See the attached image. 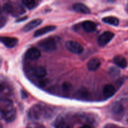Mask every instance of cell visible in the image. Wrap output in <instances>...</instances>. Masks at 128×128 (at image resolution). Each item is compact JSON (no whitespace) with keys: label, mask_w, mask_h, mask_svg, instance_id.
Masks as SVG:
<instances>
[{"label":"cell","mask_w":128,"mask_h":128,"mask_svg":"<svg viewBox=\"0 0 128 128\" xmlns=\"http://www.w3.org/2000/svg\"><path fill=\"white\" fill-rule=\"evenodd\" d=\"M16 111L12 106V102L9 100L3 101V104L0 106V118L4 120L6 122H11L15 120Z\"/></svg>","instance_id":"1"},{"label":"cell","mask_w":128,"mask_h":128,"mask_svg":"<svg viewBox=\"0 0 128 128\" xmlns=\"http://www.w3.org/2000/svg\"><path fill=\"white\" fill-rule=\"evenodd\" d=\"M3 10L7 13L16 17L23 14L26 12V10L22 5L14 2L5 3L3 6Z\"/></svg>","instance_id":"2"},{"label":"cell","mask_w":128,"mask_h":128,"mask_svg":"<svg viewBox=\"0 0 128 128\" xmlns=\"http://www.w3.org/2000/svg\"><path fill=\"white\" fill-rule=\"evenodd\" d=\"M48 114L47 110L39 104L34 105L29 111V117L32 120H40Z\"/></svg>","instance_id":"3"},{"label":"cell","mask_w":128,"mask_h":128,"mask_svg":"<svg viewBox=\"0 0 128 128\" xmlns=\"http://www.w3.org/2000/svg\"><path fill=\"white\" fill-rule=\"evenodd\" d=\"M39 47L45 51H54L57 47L56 40L53 38H47L41 40L38 43Z\"/></svg>","instance_id":"4"},{"label":"cell","mask_w":128,"mask_h":128,"mask_svg":"<svg viewBox=\"0 0 128 128\" xmlns=\"http://www.w3.org/2000/svg\"><path fill=\"white\" fill-rule=\"evenodd\" d=\"M66 48L69 51L74 54H81L83 51V47L81 44L74 41H68L66 42Z\"/></svg>","instance_id":"5"},{"label":"cell","mask_w":128,"mask_h":128,"mask_svg":"<svg viewBox=\"0 0 128 128\" xmlns=\"http://www.w3.org/2000/svg\"><path fill=\"white\" fill-rule=\"evenodd\" d=\"M114 36V34L111 31H106L100 35L98 40V44L101 46H105L112 40Z\"/></svg>","instance_id":"6"},{"label":"cell","mask_w":128,"mask_h":128,"mask_svg":"<svg viewBox=\"0 0 128 128\" xmlns=\"http://www.w3.org/2000/svg\"><path fill=\"white\" fill-rule=\"evenodd\" d=\"M0 42H2L5 46L9 48H12L18 42V40L16 38L8 37V36H0Z\"/></svg>","instance_id":"7"},{"label":"cell","mask_w":128,"mask_h":128,"mask_svg":"<svg viewBox=\"0 0 128 128\" xmlns=\"http://www.w3.org/2000/svg\"><path fill=\"white\" fill-rule=\"evenodd\" d=\"M41 56V51L36 48H31L28 49L25 53V58L27 60H36Z\"/></svg>","instance_id":"8"},{"label":"cell","mask_w":128,"mask_h":128,"mask_svg":"<svg viewBox=\"0 0 128 128\" xmlns=\"http://www.w3.org/2000/svg\"><path fill=\"white\" fill-rule=\"evenodd\" d=\"M56 26H53V25L46 26L45 27H43L42 28H40L39 30H36L34 33V36L36 38L40 37V36H42L44 34H46L48 33V32L53 31L54 30H56Z\"/></svg>","instance_id":"9"},{"label":"cell","mask_w":128,"mask_h":128,"mask_svg":"<svg viewBox=\"0 0 128 128\" xmlns=\"http://www.w3.org/2000/svg\"><path fill=\"white\" fill-rule=\"evenodd\" d=\"M72 8L75 11L82 14H90L91 12L90 9L85 4L80 2H76L72 5Z\"/></svg>","instance_id":"10"},{"label":"cell","mask_w":128,"mask_h":128,"mask_svg":"<svg viewBox=\"0 0 128 128\" xmlns=\"http://www.w3.org/2000/svg\"><path fill=\"white\" fill-rule=\"evenodd\" d=\"M42 22V20L41 19H36V20H33L28 24H26L24 26V27L22 28V30L24 32H28V31H31L32 30L34 29L39 25H40Z\"/></svg>","instance_id":"11"},{"label":"cell","mask_w":128,"mask_h":128,"mask_svg":"<svg viewBox=\"0 0 128 128\" xmlns=\"http://www.w3.org/2000/svg\"><path fill=\"white\" fill-rule=\"evenodd\" d=\"M101 64V61L100 60V59L96 58H92L88 61L87 64V67L88 69L90 71H96L100 67Z\"/></svg>","instance_id":"12"},{"label":"cell","mask_w":128,"mask_h":128,"mask_svg":"<svg viewBox=\"0 0 128 128\" xmlns=\"http://www.w3.org/2000/svg\"><path fill=\"white\" fill-rule=\"evenodd\" d=\"M32 73L38 78H42L46 75V70L42 66H36L32 69Z\"/></svg>","instance_id":"13"},{"label":"cell","mask_w":128,"mask_h":128,"mask_svg":"<svg viewBox=\"0 0 128 128\" xmlns=\"http://www.w3.org/2000/svg\"><path fill=\"white\" fill-rule=\"evenodd\" d=\"M115 92H116V90H115L114 87L111 84L105 85L104 86L103 90H102L103 95L106 98H110L112 97L114 94Z\"/></svg>","instance_id":"14"},{"label":"cell","mask_w":128,"mask_h":128,"mask_svg":"<svg viewBox=\"0 0 128 128\" xmlns=\"http://www.w3.org/2000/svg\"><path fill=\"white\" fill-rule=\"evenodd\" d=\"M82 29L88 32H94L96 30V24L91 21H84L82 23Z\"/></svg>","instance_id":"15"},{"label":"cell","mask_w":128,"mask_h":128,"mask_svg":"<svg viewBox=\"0 0 128 128\" xmlns=\"http://www.w3.org/2000/svg\"><path fill=\"white\" fill-rule=\"evenodd\" d=\"M114 63L121 68L124 69L127 67L128 62L126 59L121 56H116L113 59Z\"/></svg>","instance_id":"16"},{"label":"cell","mask_w":128,"mask_h":128,"mask_svg":"<svg viewBox=\"0 0 128 128\" xmlns=\"http://www.w3.org/2000/svg\"><path fill=\"white\" fill-rule=\"evenodd\" d=\"M54 126L55 128H71L66 120L62 117H58L56 119Z\"/></svg>","instance_id":"17"},{"label":"cell","mask_w":128,"mask_h":128,"mask_svg":"<svg viewBox=\"0 0 128 128\" xmlns=\"http://www.w3.org/2000/svg\"><path fill=\"white\" fill-rule=\"evenodd\" d=\"M102 21L105 23L112 25V26H118L119 24V20L114 16H108L102 18Z\"/></svg>","instance_id":"18"},{"label":"cell","mask_w":128,"mask_h":128,"mask_svg":"<svg viewBox=\"0 0 128 128\" xmlns=\"http://www.w3.org/2000/svg\"><path fill=\"white\" fill-rule=\"evenodd\" d=\"M112 111L113 112L114 114L115 115H121L122 112H123V107H122V104L120 102H116L114 104L113 107H112Z\"/></svg>","instance_id":"19"},{"label":"cell","mask_w":128,"mask_h":128,"mask_svg":"<svg viewBox=\"0 0 128 128\" xmlns=\"http://www.w3.org/2000/svg\"><path fill=\"white\" fill-rule=\"evenodd\" d=\"M23 6L29 10H32L36 6V2L34 0H24L22 1Z\"/></svg>","instance_id":"20"},{"label":"cell","mask_w":128,"mask_h":128,"mask_svg":"<svg viewBox=\"0 0 128 128\" xmlns=\"http://www.w3.org/2000/svg\"><path fill=\"white\" fill-rule=\"evenodd\" d=\"M6 22V18L4 17H2V16H0V28H1L4 26Z\"/></svg>","instance_id":"21"},{"label":"cell","mask_w":128,"mask_h":128,"mask_svg":"<svg viewBox=\"0 0 128 128\" xmlns=\"http://www.w3.org/2000/svg\"><path fill=\"white\" fill-rule=\"evenodd\" d=\"M110 71L111 72V74L113 75V76H118V74H119V73L120 72L119 70L115 68H112V70H110Z\"/></svg>","instance_id":"22"},{"label":"cell","mask_w":128,"mask_h":128,"mask_svg":"<svg viewBox=\"0 0 128 128\" xmlns=\"http://www.w3.org/2000/svg\"><path fill=\"white\" fill-rule=\"evenodd\" d=\"M28 128H44L41 125L38 124H31L30 126L28 127Z\"/></svg>","instance_id":"23"},{"label":"cell","mask_w":128,"mask_h":128,"mask_svg":"<svg viewBox=\"0 0 128 128\" xmlns=\"http://www.w3.org/2000/svg\"><path fill=\"white\" fill-rule=\"evenodd\" d=\"M81 128H92L91 126H88V125H84V126H82Z\"/></svg>","instance_id":"24"},{"label":"cell","mask_w":128,"mask_h":128,"mask_svg":"<svg viewBox=\"0 0 128 128\" xmlns=\"http://www.w3.org/2000/svg\"><path fill=\"white\" fill-rule=\"evenodd\" d=\"M2 86H1V84H0V92H1V91H2Z\"/></svg>","instance_id":"25"},{"label":"cell","mask_w":128,"mask_h":128,"mask_svg":"<svg viewBox=\"0 0 128 128\" xmlns=\"http://www.w3.org/2000/svg\"><path fill=\"white\" fill-rule=\"evenodd\" d=\"M0 128H2V125L0 123Z\"/></svg>","instance_id":"26"}]
</instances>
